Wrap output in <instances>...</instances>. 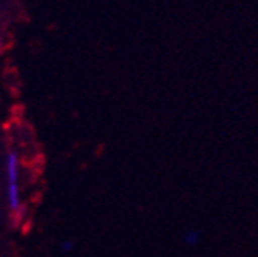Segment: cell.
I'll use <instances>...</instances> for the list:
<instances>
[{
  "label": "cell",
  "instance_id": "cell-2",
  "mask_svg": "<svg viewBox=\"0 0 258 257\" xmlns=\"http://www.w3.org/2000/svg\"><path fill=\"white\" fill-rule=\"evenodd\" d=\"M8 203L13 211L20 208V192L17 183H8Z\"/></svg>",
  "mask_w": 258,
  "mask_h": 257
},
{
  "label": "cell",
  "instance_id": "cell-3",
  "mask_svg": "<svg viewBox=\"0 0 258 257\" xmlns=\"http://www.w3.org/2000/svg\"><path fill=\"white\" fill-rule=\"evenodd\" d=\"M63 249H64V251H70V249H71V242H64V243H63Z\"/></svg>",
  "mask_w": 258,
  "mask_h": 257
},
{
  "label": "cell",
  "instance_id": "cell-1",
  "mask_svg": "<svg viewBox=\"0 0 258 257\" xmlns=\"http://www.w3.org/2000/svg\"><path fill=\"white\" fill-rule=\"evenodd\" d=\"M7 176H8V183H17L19 160H17L16 152H10L7 157Z\"/></svg>",
  "mask_w": 258,
  "mask_h": 257
}]
</instances>
